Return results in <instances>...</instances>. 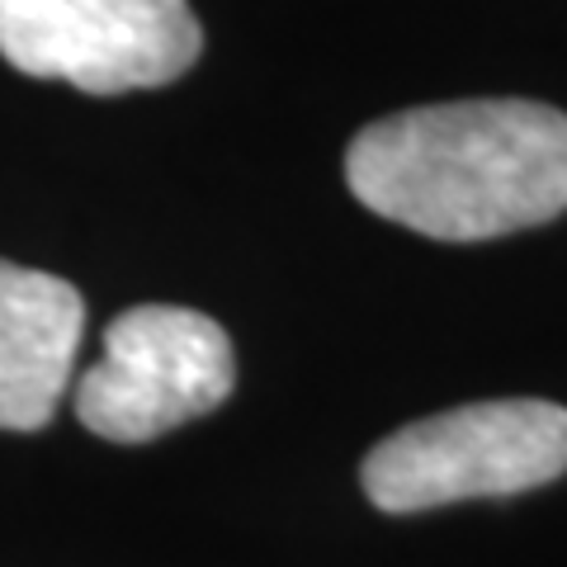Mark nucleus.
<instances>
[{
	"label": "nucleus",
	"mask_w": 567,
	"mask_h": 567,
	"mask_svg": "<svg viewBox=\"0 0 567 567\" xmlns=\"http://www.w3.org/2000/svg\"><path fill=\"white\" fill-rule=\"evenodd\" d=\"M346 185L431 241H492L567 213V114L539 100H454L354 133Z\"/></svg>",
	"instance_id": "f257e3e1"
},
{
	"label": "nucleus",
	"mask_w": 567,
	"mask_h": 567,
	"mask_svg": "<svg viewBox=\"0 0 567 567\" xmlns=\"http://www.w3.org/2000/svg\"><path fill=\"white\" fill-rule=\"evenodd\" d=\"M567 473V406L544 398L473 402L393 431L369 450L360 483L388 516L473 496H516Z\"/></svg>",
	"instance_id": "f03ea898"
},
{
	"label": "nucleus",
	"mask_w": 567,
	"mask_h": 567,
	"mask_svg": "<svg viewBox=\"0 0 567 567\" xmlns=\"http://www.w3.org/2000/svg\"><path fill=\"white\" fill-rule=\"evenodd\" d=\"M237 354L213 317L171 303L118 312L104 354L76 383V416L114 445H147L227 402Z\"/></svg>",
	"instance_id": "7ed1b4c3"
},
{
	"label": "nucleus",
	"mask_w": 567,
	"mask_h": 567,
	"mask_svg": "<svg viewBox=\"0 0 567 567\" xmlns=\"http://www.w3.org/2000/svg\"><path fill=\"white\" fill-rule=\"evenodd\" d=\"M199 52L189 0H0V58L85 95L171 85Z\"/></svg>",
	"instance_id": "20e7f679"
},
{
	"label": "nucleus",
	"mask_w": 567,
	"mask_h": 567,
	"mask_svg": "<svg viewBox=\"0 0 567 567\" xmlns=\"http://www.w3.org/2000/svg\"><path fill=\"white\" fill-rule=\"evenodd\" d=\"M85 303L66 279L0 260V431H39L71 383Z\"/></svg>",
	"instance_id": "39448f33"
}]
</instances>
